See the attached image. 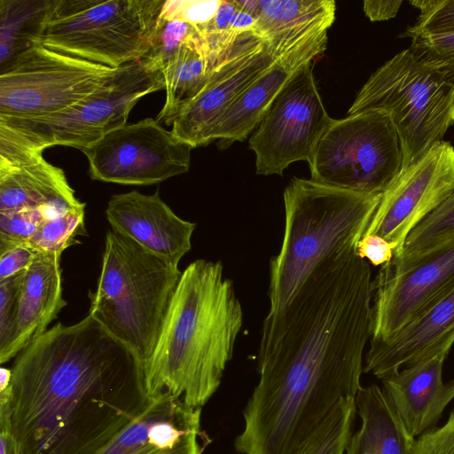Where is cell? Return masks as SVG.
Returning a JSON list of instances; mask_svg holds the SVG:
<instances>
[{
    "mask_svg": "<svg viewBox=\"0 0 454 454\" xmlns=\"http://www.w3.org/2000/svg\"><path fill=\"white\" fill-rule=\"evenodd\" d=\"M166 0H51L36 44L112 68L141 59Z\"/></svg>",
    "mask_w": 454,
    "mask_h": 454,
    "instance_id": "cell-8",
    "label": "cell"
},
{
    "mask_svg": "<svg viewBox=\"0 0 454 454\" xmlns=\"http://www.w3.org/2000/svg\"><path fill=\"white\" fill-rule=\"evenodd\" d=\"M256 20L254 32L264 40L324 20H335L333 0H243Z\"/></svg>",
    "mask_w": 454,
    "mask_h": 454,
    "instance_id": "cell-25",
    "label": "cell"
},
{
    "mask_svg": "<svg viewBox=\"0 0 454 454\" xmlns=\"http://www.w3.org/2000/svg\"><path fill=\"white\" fill-rule=\"evenodd\" d=\"M210 64L200 35L184 43L162 71L166 101L156 121L172 125L200 92L210 74Z\"/></svg>",
    "mask_w": 454,
    "mask_h": 454,
    "instance_id": "cell-24",
    "label": "cell"
},
{
    "mask_svg": "<svg viewBox=\"0 0 454 454\" xmlns=\"http://www.w3.org/2000/svg\"><path fill=\"white\" fill-rule=\"evenodd\" d=\"M410 4L419 10V15L399 37L411 38L420 33L454 32V0H416Z\"/></svg>",
    "mask_w": 454,
    "mask_h": 454,
    "instance_id": "cell-33",
    "label": "cell"
},
{
    "mask_svg": "<svg viewBox=\"0 0 454 454\" xmlns=\"http://www.w3.org/2000/svg\"><path fill=\"white\" fill-rule=\"evenodd\" d=\"M220 4L221 0H166L161 16L199 27L215 16Z\"/></svg>",
    "mask_w": 454,
    "mask_h": 454,
    "instance_id": "cell-35",
    "label": "cell"
},
{
    "mask_svg": "<svg viewBox=\"0 0 454 454\" xmlns=\"http://www.w3.org/2000/svg\"><path fill=\"white\" fill-rule=\"evenodd\" d=\"M60 255L38 253L24 272L17 299L15 333L12 342L0 357V364L9 362L47 327L67 305L62 296Z\"/></svg>",
    "mask_w": 454,
    "mask_h": 454,
    "instance_id": "cell-21",
    "label": "cell"
},
{
    "mask_svg": "<svg viewBox=\"0 0 454 454\" xmlns=\"http://www.w3.org/2000/svg\"><path fill=\"white\" fill-rule=\"evenodd\" d=\"M162 89V74L139 59L114 68L93 92L64 110L34 118L0 117V167L43 157L53 145L82 150L126 125L136 104Z\"/></svg>",
    "mask_w": 454,
    "mask_h": 454,
    "instance_id": "cell-6",
    "label": "cell"
},
{
    "mask_svg": "<svg viewBox=\"0 0 454 454\" xmlns=\"http://www.w3.org/2000/svg\"><path fill=\"white\" fill-rule=\"evenodd\" d=\"M201 411L160 394L99 454H202Z\"/></svg>",
    "mask_w": 454,
    "mask_h": 454,
    "instance_id": "cell-17",
    "label": "cell"
},
{
    "mask_svg": "<svg viewBox=\"0 0 454 454\" xmlns=\"http://www.w3.org/2000/svg\"><path fill=\"white\" fill-rule=\"evenodd\" d=\"M446 357L438 356L406 366L381 380L405 430L415 439L435 427L454 399V380H442Z\"/></svg>",
    "mask_w": 454,
    "mask_h": 454,
    "instance_id": "cell-20",
    "label": "cell"
},
{
    "mask_svg": "<svg viewBox=\"0 0 454 454\" xmlns=\"http://www.w3.org/2000/svg\"><path fill=\"white\" fill-rule=\"evenodd\" d=\"M395 246L376 234L364 235L356 248V254L373 266H382L394 257Z\"/></svg>",
    "mask_w": 454,
    "mask_h": 454,
    "instance_id": "cell-38",
    "label": "cell"
},
{
    "mask_svg": "<svg viewBox=\"0 0 454 454\" xmlns=\"http://www.w3.org/2000/svg\"><path fill=\"white\" fill-rule=\"evenodd\" d=\"M372 294L370 265L352 251L320 262L287 306L268 312L237 452L298 454L342 400L356 399Z\"/></svg>",
    "mask_w": 454,
    "mask_h": 454,
    "instance_id": "cell-1",
    "label": "cell"
},
{
    "mask_svg": "<svg viewBox=\"0 0 454 454\" xmlns=\"http://www.w3.org/2000/svg\"><path fill=\"white\" fill-rule=\"evenodd\" d=\"M106 214L112 230L175 264L192 248L196 223L177 216L158 192L114 194Z\"/></svg>",
    "mask_w": 454,
    "mask_h": 454,
    "instance_id": "cell-18",
    "label": "cell"
},
{
    "mask_svg": "<svg viewBox=\"0 0 454 454\" xmlns=\"http://www.w3.org/2000/svg\"><path fill=\"white\" fill-rule=\"evenodd\" d=\"M402 4L401 0H365L363 9L371 21H383L395 18Z\"/></svg>",
    "mask_w": 454,
    "mask_h": 454,
    "instance_id": "cell-39",
    "label": "cell"
},
{
    "mask_svg": "<svg viewBox=\"0 0 454 454\" xmlns=\"http://www.w3.org/2000/svg\"><path fill=\"white\" fill-rule=\"evenodd\" d=\"M192 149L156 120L146 118L110 131L81 151L92 179L149 185L187 172Z\"/></svg>",
    "mask_w": 454,
    "mask_h": 454,
    "instance_id": "cell-14",
    "label": "cell"
},
{
    "mask_svg": "<svg viewBox=\"0 0 454 454\" xmlns=\"http://www.w3.org/2000/svg\"><path fill=\"white\" fill-rule=\"evenodd\" d=\"M453 191L454 147L443 140L390 183L364 235L384 238L395 246L394 257H398L410 232Z\"/></svg>",
    "mask_w": 454,
    "mask_h": 454,
    "instance_id": "cell-15",
    "label": "cell"
},
{
    "mask_svg": "<svg viewBox=\"0 0 454 454\" xmlns=\"http://www.w3.org/2000/svg\"><path fill=\"white\" fill-rule=\"evenodd\" d=\"M51 0L0 1L1 68L36 44Z\"/></svg>",
    "mask_w": 454,
    "mask_h": 454,
    "instance_id": "cell-26",
    "label": "cell"
},
{
    "mask_svg": "<svg viewBox=\"0 0 454 454\" xmlns=\"http://www.w3.org/2000/svg\"><path fill=\"white\" fill-rule=\"evenodd\" d=\"M198 34L196 27L184 20L160 14L149 49L141 58L152 70L162 73L181 46Z\"/></svg>",
    "mask_w": 454,
    "mask_h": 454,
    "instance_id": "cell-30",
    "label": "cell"
},
{
    "mask_svg": "<svg viewBox=\"0 0 454 454\" xmlns=\"http://www.w3.org/2000/svg\"><path fill=\"white\" fill-rule=\"evenodd\" d=\"M46 206L70 210L86 204L75 197L64 170L43 157L0 168V212Z\"/></svg>",
    "mask_w": 454,
    "mask_h": 454,
    "instance_id": "cell-22",
    "label": "cell"
},
{
    "mask_svg": "<svg viewBox=\"0 0 454 454\" xmlns=\"http://www.w3.org/2000/svg\"><path fill=\"white\" fill-rule=\"evenodd\" d=\"M182 271L178 265L110 230L89 314L143 364L152 356Z\"/></svg>",
    "mask_w": 454,
    "mask_h": 454,
    "instance_id": "cell-5",
    "label": "cell"
},
{
    "mask_svg": "<svg viewBox=\"0 0 454 454\" xmlns=\"http://www.w3.org/2000/svg\"><path fill=\"white\" fill-rule=\"evenodd\" d=\"M370 341L384 340L454 289V239L409 260L394 258L372 280Z\"/></svg>",
    "mask_w": 454,
    "mask_h": 454,
    "instance_id": "cell-13",
    "label": "cell"
},
{
    "mask_svg": "<svg viewBox=\"0 0 454 454\" xmlns=\"http://www.w3.org/2000/svg\"><path fill=\"white\" fill-rule=\"evenodd\" d=\"M68 211L50 206L1 211L0 242L27 244L44 222Z\"/></svg>",
    "mask_w": 454,
    "mask_h": 454,
    "instance_id": "cell-31",
    "label": "cell"
},
{
    "mask_svg": "<svg viewBox=\"0 0 454 454\" xmlns=\"http://www.w3.org/2000/svg\"><path fill=\"white\" fill-rule=\"evenodd\" d=\"M85 207L44 222L27 243L39 253L61 254L68 247L80 243L76 238L86 234Z\"/></svg>",
    "mask_w": 454,
    "mask_h": 454,
    "instance_id": "cell-29",
    "label": "cell"
},
{
    "mask_svg": "<svg viewBox=\"0 0 454 454\" xmlns=\"http://www.w3.org/2000/svg\"><path fill=\"white\" fill-rule=\"evenodd\" d=\"M411 39L414 54L454 83V32L420 33Z\"/></svg>",
    "mask_w": 454,
    "mask_h": 454,
    "instance_id": "cell-32",
    "label": "cell"
},
{
    "mask_svg": "<svg viewBox=\"0 0 454 454\" xmlns=\"http://www.w3.org/2000/svg\"><path fill=\"white\" fill-rule=\"evenodd\" d=\"M356 414V399L342 400L298 454H345Z\"/></svg>",
    "mask_w": 454,
    "mask_h": 454,
    "instance_id": "cell-28",
    "label": "cell"
},
{
    "mask_svg": "<svg viewBox=\"0 0 454 454\" xmlns=\"http://www.w3.org/2000/svg\"><path fill=\"white\" fill-rule=\"evenodd\" d=\"M414 454H454V409L442 426L416 438Z\"/></svg>",
    "mask_w": 454,
    "mask_h": 454,
    "instance_id": "cell-36",
    "label": "cell"
},
{
    "mask_svg": "<svg viewBox=\"0 0 454 454\" xmlns=\"http://www.w3.org/2000/svg\"><path fill=\"white\" fill-rule=\"evenodd\" d=\"M11 411L0 412V454H20L12 432Z\"/></svg>",
    "mask_w": 454,
    "mask_h": 454,
    "instance_id": "cell-40",
    "label": "cell"
},
{
    "mask_svg": "<svg viewBox=\"0 0 454 454\" xmlns=\"http://www.w3.org/2000/svg\"><path fill=\"white\" fill-rule=\"evenodd\" d=\"M114 68L35 44L1 68L0 117L64 110L93 92Z\"/></svg>",
    "mask_w": 454,
    "mask_h": 454,
    "instance_id": "cell-10",
    "label": "cell"
},
{
    "mask_svg": "<svg viewBox=\"0 0 454 454\" xmlns=\"http://www.w3.org/2000/svg\"><path fill=\"white\" fill-rule=\"evenodd\" d=\"M454 239V191L408 235L401 254L409 260Z\"/></svg>",
    "mask_w": 454,
    "mask_h": 454,
    "instance_id": "cell-27",
    "label": "cell"
},
{
    "mask_svg": "<svg viewBox=\"0 0 454 454\" xmlns=\"http://www.w3.org/2000/svg\"><path fill=\"white\" fill-rule=\"evenodd\" d=\"M320 28L288 48L213 122L202 145L218 140L226 149L242 142L257 128L286 84L326 49L327 31Z\"/></svg>",
    "mask_w": 454,
    "mask_h": 454,
    "instance_id": "cell-16",
    "label": "cell"
},
{
    "mask_svg": "<svg viewBox=\"0 0 454 454\" xmlns=\"http://www.w3.org/2000/svg\"><path fill=\"white\" fill-rule=\"evenodd\" d=\"M11 369L20 454H99L153 399L138 357L90 314L54 325Z\"/></svg>",
    "mask_w": 454,
    "mask_h": 454,
    "instance_id": "cell-2",
    "label": "cell"
},
{
    "mask_svg": "<svg viewBox=\"0 0 454 454\" xmlns=\"http://www.w3.org/2000/svg\"><path fill=\"white\" fill-rule=\"evenodd\" d=\"M308 63L281 90L249 138L256 174L283 175L295 161H310L332 119Z\"/></svg>",
    "mask_w": 454,
    "mask_h": 454,
    "instance_id": "cell-12",
    "label": "cell"
},
{
    "mask_svg": "<svg viewBox=\"0 0 454 454\" xmlns=\"http://www.w3.org/2000/svg\"><path fill=\"white\" fill-rule=\"evenodd\" d=\"M38 253L27 244L0 242V281L26 270Z\"/></svg>",
    "mask_w": 454,
    "mask_h": 454,
    "instance_id": "cell-37",
    "label": "cell"
},
{
    "mask_svg": "<svg viewBox=\"0 0 454 454\" xmlns=\"http://www.w3.org/2000/svg\"><path fill=\"white\" fill-rule=\"evenodd\" d=\"M242 325L241 304L221 262L190 263L144 365L149 395L168 393L190 407L202 408L222 382Z\"/></svg>",
    "mask_w": 454,
    "mask_h": 454,
    "instance_id": "cell-3",
    "label": "cell"
},
{
    "mask_svg": "<svg viewBox=\"0 0 454 454\" xmlns=\"http://www.w3.org/2000/svg\"><path fill=\"white\" fill-rule=\"evenodd\" d=\"M360 428L345 454H414L415 438L405 430L383 387H363L356 396Z\"/></svg>",
    "mask_w": 454,
    "mask_h": 454,
    "instance_id": "cell-23",
    "label": "cell"
},
{
    "mask_svg": "<svg viewBox=\"0 0 454 454\" xmlns=\"http://www.w3.org/2000/svg\"><path fill=\"white\" fill-rule=\"evenodd\" d=\"M381 194L294 177L285 189V229L270 262L269 313L287 306L322 262L355 251Z\"/></svg>",
    "mask_w": 454,
    "mask_h": 454,
    "instance_id": "cell-4",
    "label": "cell"
},
{
    "mask_svg": "<svg viewBox=\"0 0 454 454\" xmlns=\"http://www.w3.org/2000/svg\"><path fill=\"white\" fill-rule=\"evenodd\" d=\"M24 272L0 281V357L5 355L14 337L18 293Z\"/></svg>",
    "mask_w": 454,
    "mask_h": 454,
    "instance_id": "cell-34",
    "label": "cell"
},
{
    "mask_svg": "<svg viewBox=\"0 0 454 454\" xmlns=\"http://www.w3.org/2000/svg\"><path fill=\"white\" fill-rule=\"evenodd\" d=\"M403 163L401 141L389 114L371 110L332 119L309 165L314 182L381 194Z\"/></svg>",
    "mask_w": 454,
    "mask_h": 454,
    "instance_id": "cell-9",
    "label": "cell"
},
{
    "mask_svg": "<svg viewBox=\"0 0 454 454\" xmlns=\"http://www.w3.org/2000/svg\"><path fill=\"white\" fill-rule=\"evenodd\" d=\"M371 110L389 114L401 141L405 168L442 142L454 125V83L408 48L371 74L348 115Z\"/></svg>",
    "mask_w": 454,
    "mask_h": 454,
    "instance_id": "cell-7",
    "label": "cell"
},
{
    "mask_svg": "<svg viewBox=\"0 0 454 454\" xmlns=\"http://www.w3.org/2000/svg\"><path fill=\"white\" fill-rule=\"evenodd\" d=\"M325 20L264 40L254 32L240 35L212 67L207 83L172 123L173 136L192 148L201 146L213 122L288 48L320 28Z\"/></svg>",
    "mask_w": 454,
    "mask_h": 454,
    "instance_id": "cell-11",
    "label": "cell"
},
{
    "mask_svg": "<svg viewBox=\"0 0 454 454\" xmlns=\"http://www.w3.org/2000/svg\"><path fill=\"white\" fill-rule=\"evenodd\" d=\"M454 344V289L427 312L384 340L370 341L364 372L380 380L406 367L446 356Z\"/></svg>",
    "mask_w": 454,
    "mask_h": 454,
    "instance_id": "cell-19",
    "label": "cell"
}]
</instances>
